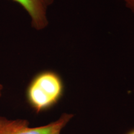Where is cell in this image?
Wrapping results in <instances>:
<instances>
[{
  "label": "cell",
  "instance_id": "277c9868",
  "mask_svg": "<svg viewBox=\"0 0 134 134\" xmlns=\"http://www.w3.org/2000/svg\"><path fill=\"white\" fill-rule=\"evenodd\" d=\"M124 3L125 6L130 10L134 14V0H121Z\"/></svg>",
  "mask_w": 134,
  "mask_h": 134
},
{
  "label": "cell",
  "instance_id": "7a4b0ae2",
  "mask_svg": "<svg viewBox=\"0 0 134 134\" xmlns=\"http://www.w3.org/2000/svg\"><path fill=\"white\" fill-rule=\"evenodd\" d=\"M73 115L63 114L56 121L43 126L31 127L25 119H9L0 116V134H60Z\"/></svg>",
  "mask_w": 134,
  "mask_h": 134
},
{
  "label": "cell",
  "instance_id": "6da1fadb",
  "mask_svg": "<svg viewBox=\"0 0 134 134\" xmlns=\"http://www.w3.org/2000/svg\"><path fill=\"white\" fill-rule=\"evenodd\" d=\"M64 92L62 78L57 72L47 70L34 77L27 87V100L37 113L52 108Z\"/></svg>",
  "mask_w": 134,
  "mask_h": 134
},
{
  "label": "cell",
  "instance_id": "5b68a950",
  "mask_svg": "<svg viewBox=\"0 0 134 134\" xmlns=\"http://www.w3.org/2000/svg\"><path fill=\"white\" fill-rule=\"evenodd\" d=\"M3 90V86L1 84H0V98L1 97V95H2V92Z\"/></svg>",
  "mask_w": 134,
  "mask_h": 134
},
{
  "label": "cell",
  "instance_id": "8992f818",
  "mask_svg": "<svg viewBox=\"0 0 134 134\" xmlns=\"http://www.w3.org/2000/svg\"><path fill=\"white\" fill-rule=\"evenodd\" d=\"M128 134H134V130H132V131H131L130 132H129Z\"/></svg>",
  "mask_w": 134,
  "mask_h": 134
},
{
  "label": "cell",
  "instance_id": "3957f363",
  "mask_svg": "<svg viewBox=\"0 0 134 134\" xmlns=\"http://www.w3.org/2000/svg\"><path fill=\"white\" fill-rule=\"evenodd\" d=\"M19 4L31 18V26L37 31L47 27V10L54 0H12Z\"/></svg>",
  "mask_w": 134,
  "mask_h": 134
}]
</instances>
